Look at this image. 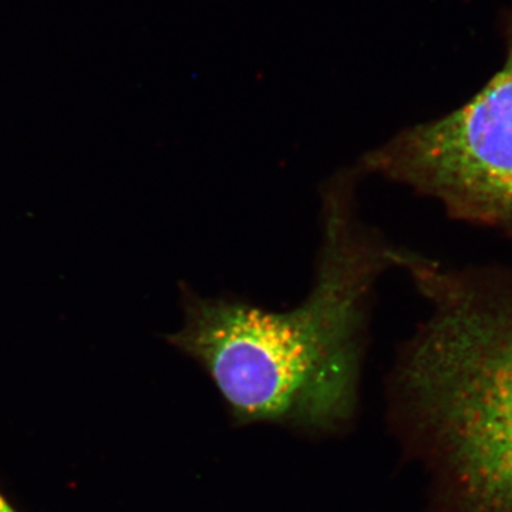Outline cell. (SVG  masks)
Returning <instances> with one entry per match:
<instances>
[{"mask_svg":"<svg viewBox=\"0 0 512 512\" xmlns=\"http://www.w3.org/2000/svg\"><path fill=\"white\" fill-rule=\"evenodd\" d=\"M359 165L320 188V242L308 295L285 311L181 285L167 342L211 377L239 419L322 426L349 416L380 276L394 249L357 207Z\"/></svg>","mask_w":512,"mask_h":512,"instance_id":"6da1fadb","label":"cell"},{"mask_svg":"<svg viewBox=\"0 0 512 512\" xmlns=\"http://www.w3.org/2000/svg\"><path fill=\"white\" fill-rule=\"evenodd\" d=\"M397 266L431 306L394 380L437 510L512 512V278L461 274L407 251Z\"/></svg>","mask_w":512,"mask_h":512,"instance_id":"7a4b0ae2","label":"cell"},{"mask_svg":"<svg viewBox=\"0 0 512 512\" xmlns=\"http://www.w3.org/2000/svg\"><path fill=\"white\" fill-rule=\"evenodd\" d=\"M357 165L429 195L454 217L512 232V47L473 100L402 131Z\"/></svg>","mask_w":512,"mask_h":512,"instance_id":"3957f363","label":"cell"},{"mask_svg":"<svg viewBox=\"0 0 512 512\" xmlns=\"http://www.w3.org/2000/svg\"><path fill=\"white\" fill-rule=\"evenodd\" d=\"M0 512H16L12 507H10L8 501H6V498L3 497L2 493H0Z\"/></svg>","mask_w":512,"mask_h":512,"instance_id":"277c9868","label":"cell"}]
</instances>
